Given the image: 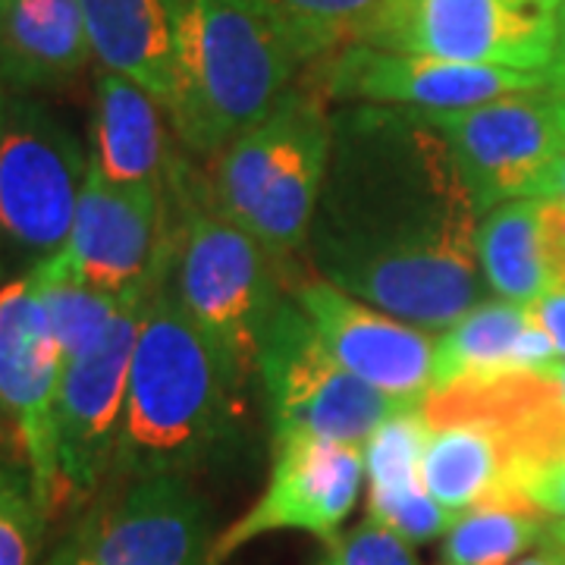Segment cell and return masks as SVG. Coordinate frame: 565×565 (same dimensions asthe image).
<instances>
[{
  "label": "cell",
  "mask_w": 565,
  "mask_h": 565,
  "mask_svg": "<svg viewBox=\"0 0 565 565\" xmlns=\"http://www.w3.org/2000/svg\"><path fill=\"white\" fill-rule=\"evenodd\" d=\"M449 141L481 217L497 204L537 199L565 151V95L550 85L462 110H422Z\"/></svg>",
  "instance_id": "cell-10"
},
{
  "label": "cell",
  "mask_w": 565,
  "mask_h": 565,
  "mask_svg": "<svg viewBox=\"0 0 565 565\" xmlns=\"http://www.w3.org/2000/svg\"><path fill=\"white\" fill-rule=\"evenodd\" d=\"M63 352L47 323L39 289L29 274L0 286V427L13 459H20L47 512L57 484L54 415L63 381ZM54 522V515H51Z\"/></svg>",
  "instance_id": "cell-14"
},
{
  "label": "cell",
  "mask_w": 565,
  "mask_h": 565,
  "mask_svg": "<svg viewBox=\"0 0 565 565\" xmlns=\"http://www.w3.org/2000/svg\"><path fill=\"white\" fill-rule=\"evenodd\" d=\"M0 274H3V252H0Z\"/></svg>",
  "instance_id": "cell-38"
},
{
  "label": "cell",
  "mask_w": 565,
  "mask_h": 565,
  "mask_svg": "<svg viewBox=\"0 0 565 565\" xmlns=\"http://www.w3.org/2000/svg\"><path fill=\"white\" fill-rule=\"evenodd\" d=\"M527 308H531V318L537 321V327L553 340L556 355L565 359V286L546 289L544 296L537 302L527 305Z\"/></svg>",
  "instance_id": "cell-30"
},
{
  "label": "cell",
  "mask_w": 565,
  "mask_h": 565,
  "mask_svg": "<svg viewBox=\"0 0 565 565\" xmlns=\"http://www.w3.org/2000/svg\"><path fill=\"white\" fill-rule=\"evenodd\" d=\"M515 565H565V546L550 544V541H546V546H541L537 553L522 556Z\"/></svg>",
  "instance_id": "cell-32"
},
{
  "label": "cell",
  "mask_w": 565,
  "mask_h": 565,
  "mask_svg": "<svg viewBox=\"0 0 565 565\" xmlns=\"http://www.w3.org/2000/svg\"><path fill=\"white\" fill-rule=\"evenodd\" d=\"M51 512L32 471L0 456V565H44V537Z\"/></svg>",
  "instance_id": "cell-25"
},
{
  "label": "cell",
  "mask_w": 565,
  "mask_h": 565,
  "mask_svg": "<svg viewBox=\"0 0 565 565\" xmlns=\"http://www.w3.org/2000/svg\"><path fill=\"white\" fill-rule=\"evenodd\" d=\"M478 267L497 299L531 305L544 296L550 255L541 199H515L487 211L478 226Z\"/></svg>",
  "instance_id": "cell-21"
},
{
  "label": "cell",
  "mask_w": 565,
  "mask_h": 565,
  "mask_svg": "<svg viewBox=\"0 0 565 565\" xmlns=\"http://www.w3.org/2000/svg\"><path fill=\"white\" fill-rule=\"evenodd\" d=\"M167 185L173 202V255L167 280L185 315L252 384L267 323L286 299L280 267L248 230L211 204L204 177L185 158L177 161Z\"/></svg>",
  "instance_id": "cell-5"
},
{
  "label": "cell",
  "mask_w": 565,
  "mask_h": 565,
  "mask_svg": "<svg viewBox=\"0 0 565 565\" xmlns=\"http://www.w3.org/2000/svg\"><path fill=\"white\" fill-rule=\"evenodd\" d=\"M537 199H544V202H563L565 204V151L559 154V161L550 167V173L541 182V192H537Z\"/></svg>",
  "instance_id": "cell-31"
},
{
  "label": "cell",
  "mask_w": 565,
  "mask_h": 565,
  "mask_svg": "<svg viewBox=\"0 0 565 565\" xmlns=\"http://www.w3.org/2000/svg\"><path fill=\"white\" fill-rule=\"evenodd\" d=\"M79 7L95 61L136 82L167 110L189 0H79Z\"/></svg>",
  "instance_id": "cell-18"
},
{
  "label": "cell",
  "mask_w": 565,
  "mask_h": 565,
  "mask_svg": "<svg viewBox=\"0 0 565 565\" xmlns=\"http://www.w3.org/2000/svg\"><path fill=\"white\" fill-rule=\"evenodd\" d=\"M85 177L88 151L70 122L29 95L0 98V252L32 267L63 252Z\"/></svg>",
  "instance_id": "cell-6"
},
{
  "label": "cell",
  "mask_w": 565,
  "mask_h": 565,
  "mask_svg": "<svg viewBox=\"0 0 565 565\" xmlns=\"http://www.w3.org/2000/svg\"><path fill=\"white\" fill-rule=\"evenodd\" d=\"M553 362H559L556 345L531 318L527 305L481 302L437 337L430 390L546 371Z\"/></svg>",
  "instance_id": "cell-17"
},
{
  "label": "cell",
  "mask_w": 565,
  "mask_h": 565,
  "mask_svg": "<svg viewBox=\"0 0 565 565\" xmlns=\"http://www.w3.org/2000/svg\"><path fill=\"white\" fill-rule=\"evenodd\" d=\"M330 126L308 270L422 330L452 327L484 302L487 282L481 211L449 141L408 107L345 104Z\"/></svg>",
  "instance_id": "cell-1"
},
{
  "label": "cell",
  "mask_w": 565,
  "mask_h": 565,
  "mask_svg": "<svg viewBox=\"0 0 565 565\" xmlns=\"http://www.w3.org/2000/svg\"><path fill=\"white\" fill-rule=\"evenodd\" d=\"M282 35L296 47L305 66L333 57L364 39L384 0H258Z\"/></svg>",
  "instance_id": "cell-24"
},
{
  "label": "cell",
  "mask_w": 565,
  "mask_h": 565,
  "mask_svg": "<svg viewBox=\"0 0 565 565\" xmlns=\"http://www.w3.org/2000/svg\"><path fill=\"white\" fill-rule=\"evenodd\" d=\"M330 117L321 88L296 82L262 122L223 148L204 177L211 204L277 262L286 292L305 277L299 264L330 163Z\"/></svg>",
  "instance_id": "cell-4"
},
{
  "label": "cell",
  "mask_w": 565,
  "mask_h": 565,
  "mask_svg": "<svg viewBox=\"0 0 565 565\" xmlns=\"http://www.w3.org/2000/svg\"><path fill=\"white\" fill-rule=\"evenodd\" d=\"M217 537L214 512L192 481L158 475L110 487L47 565H211Z\"/></svg>",
  "instance_id": "cell-8"
},
{
  "label": "cell",
  "mask_w": 565,
  "mask_h": 565,
  "mask_svg": "<svg viewBox=\"0 0 565 565\" xmlns=\"http://www.w3.org/2000/svg\"><path fill=\"white\" fill-rule=\"evenodd\" d=\"M308 82L321 88L327 102L381 104L408 110H462L522 92H541L550 85V73L452 63L422 54L381 51L371 44H349L333 57L315 63Z\"/></svg>",
  "instance_id": "cell-15"
},
{
  "label": "cell",
  "mask_w": 565,
  "mask_h": 565,
  "mask_svg": "<svg viewBox=\"0 0 565 565\" xmlns=\"http://www.w3.org/2000/svg\"><path fill=\"white\" fill-rule=\"evenodd\" d=\"M550 519L527 503H490L462 515L440 546V565H515L546 541Z\"/></svg>",
  "instance_id": "cell-23"
},
{
  "label": "cell",
  "mask_w": 565,
  "mask_h": 565,
  "mask_svg": "<svg viewBox=\"0 0 565 565\" xmlns=\"http://www.w3.org/2000/svg\"><path fill=\"white\" fill-rule=\"evenodd\" d=\"M364 484L362 449L321 437L270 440V475L262 497L214 544L211 565H223L267 534L299 531L321 544L343 534Z\"/></svg>",
  "instance_id": "cell-13"
},
{
  "label": "cell",
  "mask_w": 565,
  "mask_h": 565,
  "mask_svg": "<svg viewBox=\"0 0 565 565\" xmlns=\"http://www.w3.org/2000/svg\"><path fill=\"white\" fill-rule=\"evenodd\" d=\"M546 541H550V544L565 546V522H556V519H550V534H546Z\"/></svg>",
  "instance_id": "cell-36"
},
{
  "label": "cell",
  "mask_w": 565,
  "mask_h": 565,
  "mask_svg": "<svg viewBox=\"0 0 565 565\" xmlns=\"http://www.w3.org/2000/svg\"><path fill=\"white\" fill-rule=\"evenodd\" d=\"M163 114L136 82L102 70L95 76L92 163L117 185H167L182 154L170 145Z\"/></svg>",
  "instance_id": "cell-20"
},
{
  "label": "cell",
  "mask_w": 565,
  "mask_h": 565,
  "mask_svg": "<svg viewBox=\"0 0 565 565\" xmlns=\"http://www.w3.org/2000/svg\"><path fill=\"white\" fill-rule=\"evenodd\" d=\"M289 299L302 308L333 359L403 408H415L434 386L430 330L405 323L374 305L305 274L289 286Z\"/></svg>",
  "instance_id": "cell-16"
},
{
  "label": "cell",
  "mask_w": 565,
  "mask_h": 565,
  "mask_svg": "<svg viewBox=\"0 0 565 565\" xmlns=\"http://www.w3.org/2000/svg\"><path fill=\"white\" fill-rule=\"evenodd\" d=\"M546 374L553 377V384H556V390H559V399H563L565 405V359L550 364V367H546Z\"/></svg>",
  "instance_id": "cell-35"
},
{
  "label": "cell",
  "mask_w": 565,
  "mask_h": 565,
  "mask_svg": "<svg viewBox=\"0 0 565 565\" xmlns=\"http://www.w3.org/2000/svg\"><path fill=\"white\" fill-rule=\"evenodd\" d=\"M245 390L239 367L185 315L163 274L141 311L107 484L158 475L189 478L233 437Z\"/></svg>",
  "instance_id": "cell-2"
},
{
  "label": "cell",
  "mask_w": 565,
  "mask_h": 565,
  "mask_svg": "<svg viewBox=\"0 0 565 565\" xmlns=\"http://www.w3.org/2000/svg\"><path fill=\"white\" fill-rule=\"evenodd\" d=\"M359 44L437 61L550 73L559 35L556 17L525 13L505 0H384Z\"/></svg>",
  "instance_id": "cell-11"
},
{
  "label": "cell",
  "mask_w": 565,
  "mask_h": 565,
  "mask_svg": "<svg viewBox=\"0 0 565 565\" xmlns=\"http://www.w3.org/2000/svg\"><path fill=\"white\" fill-rule=\"evenodd\" d=\"M63 255L110 296H148L173 255L170 185H117L88 154V177Z\"/></svg>",
  "instance_id": "cell-12"
},
{
  "label": "cell",
  "mask_w": 565,
  "mask_h": 565,
  "mask_svg": "<svg viewBox=\"0 0 565 565\" xmlns=\"http://www.w3.org/2000/svg\"><path fill=\"white\" fill-rule=\"evenodd\" d=\"M145 299L148 296L126 299L102 343L63 364L54 415V519L73 515L76 509L88 505L110 481Z\"/></svg>",
  "instance_id": "cell-9"
},
{
  "label": "cell",
  "mask_w": 565,
  "mask_h": 565,
  "mask_svg": "<svg viewBox=\"0 0 565 565\" xmlns=\"http://www.w3.org/2000/svg\"><path fill=\"white\" fill-rule=\"evenodd\" d=\"M522 497H525V503L541 509L546 519L565 522V456L544 468L534 481H527Z\"/></svg>",
  "instance_id": "cell-29"
},
{
  "label": "cell",
  "mask_w": 565,
  "mask_h": 565,
  "mask_svg": "<svg viewBox=\"0 0 565 565\" xmlns=\"http://www.w3.org/2000/svg\"><path fill=\"white\" fill-rule=\"evenodd\" d=\"M505 3L525 13H541V17H556V10L563 7V0H505Z\"/></svg>",
  "instance_id": "cell-33"
},
{
  "label": "cell",
  "mask_w": 565,
  "mask_h": 565,
  "mask_svg": "<svg viewBox=\"0 0 565 565\" xmlns=\"http://www.w3.org/2000/svg\"><path fill=\"white\" fill-rule=\"evenodd\" d=\"M556 35H559V47H556V54H563L565 51V0H563V7L556 10Z\"/></svg>",
  "instance_id": "cell-37"
},
{
  "label": "cell",
  "mask_w": 565,
  "mask_h": 565,
  "mask_svg": "<svg viewBox=\"0 0 565 565\" xmlns=\"http://www.w3.org/2000/svg\"><path fill=\"white\" fill-rule=\"evenodd\" d=\"M367 519L381 522L412 546L446 537L449 527L459 522L424 487L399 493H367Z\"/></svg>",
  "instance_id": "cell-27"
},
{
  "label": "cell",
  "mask_w": 565,
  "mask_h": 565,
  "mask_svg": "<svg viewBox=\"0 0 565 565\" xmlns=\"http://www.w3.org/2000/svg\"><path fill=\"white\" fill-rule=\"evenodd\" d=\"M25 274L39 289V299L44 305L47 323L54 330V340L61 345L63 362H73L82 352L102 343L126 302L120 296H110L98 286H92L63 252L35 264Z\"/></svg>",
  "instance_id": "cell-22"
},
{
  "label": "cell",
  "mask_w": 565,
  "mask_h": 565,
  "mask_svg": "<svg viewBox=\"0 0 565 565\" xmlns=\"http://www.w3.org/2000/svg\"><path fill=\"white\" fill-rule=\"evenodd\" d=\"M427 444V422L422 405L390 415L362 446L367 493H399L424 487L422 456Z\"/></svg>",
  "instance_id": "cell-26"
},
{
  "label": "cell",
  "mask_w": 565,
  "mask_h": 565,
  "mask_svg": "<svg viewBox=\"0 0 565 565\" xmlns=\"http://www.w3.org/2000/svg\"><path fill=\"white\" fill-rule=\"evenodd\" d=\"M311 565H422L415 550L399 534H393L374 519L349 527L330 544H323L321 556Z\"/></svg>",
  "instance_id": "cell-28"
},
{
  "label": "cell",
  "mask_w": 565,
  "mask_h": 565,
  "mask_svg": "<svg viewBox=\"0 0 565 565\" xmlns=\"http://www.w3.org/2000/svg\"><path fill=\"white\" fill-rule=\"evenodd\" d=\"M305 63L258 0H189L167 117L185 154L214 161L262 122Z\"/></svg>",
  "instance_id": "cell-3"
},
{
  "label": "cell",
  "mask_w": 565,
  "mask_h": 565,
  "mask_svg": "<svg viewBox=\"0 0 565 565\" xmlns=\"http://www.w3.org/2000/svg\"><path fill=\"white\" fill-rule=\"evenodd\" d=\"M258 381L267 399L270 440L321 437L362 449L367 437L403 408L333 359L289 292L267 323Z\"/></svg>",
  "instance_id": "cell-7"
},
{
  "label": "cell",
  "mask_w": 565,
  "mask_h": 565,
  "mask_svg": "<svg viewBox=\"0 0 565 565\" xmlns=\"http://www.w3.org/2000/svg\"><path fill=\"white\" fill-rule=\"evenodd\" d=\"M79 0H0V85L54 92L92 63Z\"/></svg>",
  "instance_id": "cell-19"
},
{
  "label": "cell",
  "mask_w": 565,
  "mask_h": 565,
  "mask_svg": "<svg viewBox=\"0 0 565 565\" xmlns=\"http://www.w3.org/2000/svg\"><path fill=\"white\" fill-rule=\"evenodd\" d=\"M550 88L565 95V51L563 54H556V61L550 66Z\"/></svg>",
  "instance_id": "cell-34"
}]
</instances>
